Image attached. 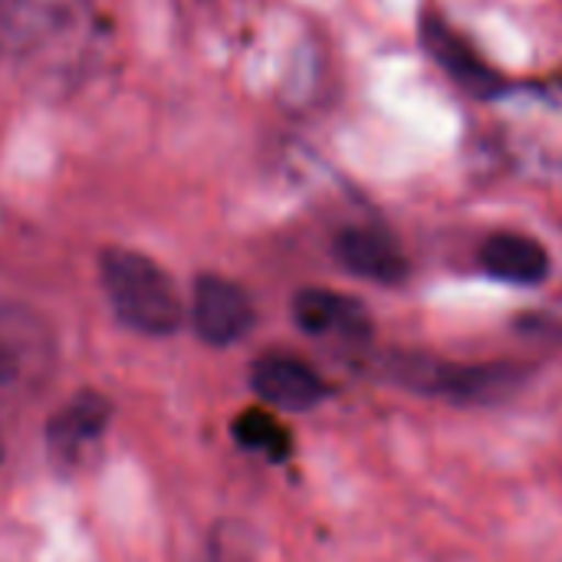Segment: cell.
Masks as SVG:
<instances>
[{"mask_svg": "<svg viewBox=\"0 0 562 562\" xmlns=\"http://www.w3.org/2000/svg\"><path fill=\"white\" fill-rule=\"evenodd\" d=\"M385 372L392 382H398L412 392L451 398L461 405L504 402L530 379V369H524L517 362L461 366V362H438V359H425V356H395Z\"/></svg>", "mask_w": 562, "mask_h": 562, "instance_id": "cell-2", "label": "cell"}, {"mask_svg": "<svg viewBox=\"0 0 562 562\" xmlns=\"http://www.w3.org/2000/svg\"><path fill=\"white\" fill-rule=\"evenodd\" d=\"M234 441L247 451H257L270 461H283L293 448L290 431L267 412V408H247L234 418Z\"/></svg>", "mask_w": 562, "mask_h": 562, "instance_id": "cell-10", "label": "cell"}, {"mask_svg": "<svg viewBox=\"0 0 562 562\" xmlns=\"http://www.w3.org/2000/svg\"><path fill=\"white\" fill-rule=\"evenodd\" d=\"M56 362L49 323L23 306H0V389L33 392Z\"/></svg>", "mask_w": 562, "mask_h": 562, "instance_id": "cell-3", "label": "cell"}, {"mask_svg": "<svg viewBox=\"0 0 562 562\" xmlns=\"http://www.w3.org/2000/svg\"><path fill=\"white\" fill-rule=\"evenodd\" d=\"M99 273L115 316L142 336H171L184 323V303L175 280L145 254L109 247Z\"/></svg>", "mask_w": 562, "mask_h": 562, "instance_id": "cell-1", "label": "cell"}, {"mask_svg": "<svg viewBox=\"0 0 562 562\" xmlns=\"http://www.w3.org/2000/svg\"><path fill=\"white\" fill-rule=\"evenodd\" d=\"M250 385L260 402L283 412H310L326 398V382L316 369L293 356H263L254 362Z\"/></svg>", "mask_w": 562, "mask_h": 562, "instance_id": "cell-7", "label": "cell"}, {"mask_svg": "<svg viewBox=\"0 0 562 562\" xmlns=\"http://www.w3.org/2000/svg\"><path fill=\"white\" fill-rule=\"evenodd\" d=\"M191 319H194V333L207 346H234L254 329L257 310L244 286H237L227 277L204 273L194 283Z\"/></svg>", "mask_w": 562, "mask_h": 562, "instance_id": "cell-4", "label": "cell"}, {"mask_svg": "<svg viewBox=\"0 0 562 562\" xmlns=\"http://www.w3.org/2000/svg\"><path fill=\"white\" fill-rule=\"evenodd\" d=\"M109 418H112V405L105 395L99 392L72 395L46 425V441L53 458L66 464H79L82 458H89L105 438Z\"/></svg>", "mask_w": 562, "mask_h": 562, "instance_id": "cell-5", "label": "cell"}, {"mask_svg": "<svg viewBox=\"0 0 562 562\" xmlns=\"http://www.w3.org/2000/svg\"><path fill=\"white\" fill-rule=\"evenodd\" d=\"M293 319L306 336L336 339V342H366L372 336L369 310L333 290H300L293 300Z\"/></svg>", "mask_w": 562, "mask_h": 562, "instance_id": "cell-6", "label": "cell"}, {"mask_svg": "<svg viewBox=\"0 0 562 562\" xmlns=\"http://www.w3.org/2000/svg\"><path fill=\"white\" fill-rule=\"evenodd\" d=\"M481 263L491 277L517 286H537L550 273V254L543 244L524 234H494L481 247Z\"/></svg>", "mask_w": 562, "mask_h": 562, "instance_id": "cell-9", "label": "cell"}, {"mask_svg": "<svg viewBox=\"0 0 562 562\" xmlns=\"http://www.w3.org/2000/svg\"><path fill=\"white\" fill-rule=\"evenodd\" d=\"M333 254L349 273L369 283L395 286L408 277V260L402 247L395 244V237H389L379 227H346L336 237Z\"/></svg>", "mask_w": 562, "mask_h": 562, "instance_id": "cell-8", "label": "cell"}, {"mask_svg": "<svg viewBox=\"0 0 562 562\" xmlns=\"http://www.w3.org/2000/svg\"><path fill=\"white\" fill-rule=\"evenodd\" d=\"M0 461H3V441H0Z\"/></svg>", "mask_w": 562, "mask_h": 562, "instance_id": "cell-11", "label": "cell"}]
</instances>
